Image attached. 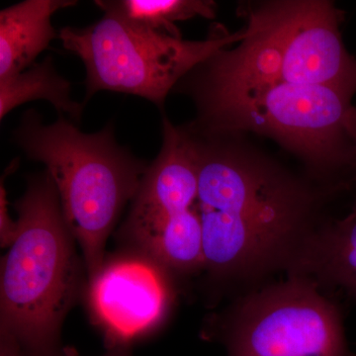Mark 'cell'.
<instances>
[{"instance_id": "obj_3", "label": "cell", "mask_w": 356, "mask_h": 356, "mask_svg": "<svg viewBox=\"0 0 356 356\" xmlns=\"http://www.w3.org/2000/svg\"><path fill=\"white\" fill-rule=\"evenodd\" d=\"M14 208L17 233L0 273V334L15 339L27 356H57L86 266L48 172L29 180Z\"/></svg>"}, {"instance_id": "obj_6", "label": "cell", "mask_w": 356, "mask_h": 356, "mask_svg": "<svg viewBox=\"0 0 356 356\" xmlns=\"http://www.w3.org/2000/svg\"><path fill=\"white\" fill-rule=\"evenodd\" d=\"M201 337L227 356H353L337 299L302 275L235 297L207 318Z\"/></svg>"}, {"instance_id": "obj_11", "label": "cell", "mask_w": 356, "mask_h": 356, "mask_svg": "<svg viewBox=\"0 0 356 356\" xmlns=\"http://www.w3.org/2000/svg\"><path fill=\"white\" fill-rule=\"evenodd\" d=\"M74 0H25L0 11V79L20 74L57 38L51 17Z\"/></svg>"}, {"instance_id": "obj_17", "label": "cell", "mask_w": 356, "mask_h": 356, "mask_svg": "<svg viewBox=\"0 0 356 356\" xmlns=\"http://www.w3.org/2000/svg\"><path fill=\"white\" fill-rule=\"evenodd\" d=\"M57 356H79V355L74 348H63ZM103 356H131V355L128 348H118L108 350V353Z\"/></svg>"}, {"instance_id": "obj_12", "label": "cell", "mask_w": 356, "mask_h": 356, "mask_svg": "<svg viewBox=\"0 0 356 356\" xmlns=\"http://www.w3.org/2000/svg\"><path fill=\"white\" fill-rule=\"evenodd\" d=\"M135 245L140 254L170 274L191 275L204 270L202 226L194 207L168 220Z\"/></svg>"}, {"instance_id": "obj_19", "label": "cell", "mask_w": 356, "mask_h": 356, "mask_svg": "<svg viewBox=\"0 0 356 356\" xmlns=\"http://www.w3.org/2000/svg\"><path fill=\"white\" fill-rule=\"evenodd\" d=\"M353 356H356V355H353Z\"/></svg>"}, {"instance_id": "obj_15", "label": "cell", "mask_w": 356, "mask_h": 356, "mask_svg": "<svg viewBox=\"0 0 356 356\" xmlns=\"http://www.w3.org/2000/svg\"><path fill=\"white\" fill-rule=\"evenodd\" d=\"M18 159L11 161L10 165L6 170L4 177H1L0 182V243L1 248H9L15 240L17 233V222L10 217L8 210V200H7L6 187L4 185L6 178L9 173H13L18 165Z\"/></svg>"}, {"instance_id": "obj_13", "label": "cell", "mask_w": 356, "mask_h": 356, "mask_svg": "<svg viewBox=\"0 0 356 356\" xmlns=\"http://www.w3.org/2000/svg\"><path fill=\"white\" fill-rule=\"evenodd\" d=\"M72 84L58 74L51 56L35 63L15 76L0 79V119L19 105L33 100H44L55 107L60 116L67 114L79 122L83 105L72 100Z\"/></svg>"}, {"instance_id": "obj_4", "label": "cell", "mask_w": 356, "mask_h": 356, "mask_svg": "<svg viewBox=\"0 0 356 356\" xmlns=\"http://www.w3.org/2000/svg\"><path fill=\"white\" fill-rule=\"evenodd\" d=\"M13 140L28 159L46 166L81 248L88 280H92L106 261L107 238L126 204L135 198L149 165L117 143L112 123L86 134L64 116L47 125L29 109Z\"/></svg>"}, {"instance_id": "obj_7", "label": "cell", "mask_w": 356, "mask_h": 356, "mask_svg": "<svg viewBox=\"0 0 356 356\" xmlns=\"http://www.w3.org/2000/svg\"><path fill=\"white\" fill-rule=\"evenodd\" d=\"M243 35V29L229 33L217 25L207 38L189 41L104 13L86 27L63 28L58 37L86 67V100L106 90L139 96L161 109L168 93L192 70L242 41Z\"/></svg>"}, {"instance_id": "obj_10", "label": "cell", "mask_w": 356, "mask_h": 356, "mask_svg": "<svg viewBox=\"0 0 356 356\" xmlns=\"http://www.w3.org/2000/svg\"><path fill=\"white\" fill-rule=\"evenodd\" d=\"M289 275L307 276L327 294L356 302V199L348 215L330 218L312 236Z\"/></svg>"}, {"instance_id": "obj_1", "label": "cell", "mask_w": 356, "mask_h": 356, "mask_svg": "<svg viewBox=\"0 0 356 356\" xmlns=\"http://www.w3.org/2000/svg\"><path fill=\"white\" fill-rule=\"evenodd\" d=\"M195 208L202 226L208 283L234 298L290 273L346 191L293 172L243 134L194 130Z\"/></svg>"}, {"instance_id": "obj_14", "label": "cell", "mask_w": 356, "mask_h": 356, "mask_svg": "<svg viewBox=\"0 0 356 356\" xmlns=\"http://www.w3.org/2000/svg\"><path fill=\"white\" fill-rule=\"evenodd\" d=\"M104 13L151 31L182 38L177 22L203 17L214 19L217 4L211 0H97Z\"/></svg>"}, {"instance_id": "obj_2", "label": "cell", "mask_w": 356, "mask_h": 356, "mask_svg": "<svg viewBox=\"0 0 356 356\" xmlns=\"http://www.w3.org/2000/svg\"><path fill=\"white\" fill-rule=\"evenodd\" d=\"M193 100L188 123L204 134H255L298 158L309 177L350 191L355 165L348 122L353 95L327 86L224 77L192 70L175 90Z\"/></svg>"}, {"instance_id": "obj_8", "label": "cell", "mask_w": 356, "mask_h": 356, "mask_svg": "<svg viewBox=\"0 0 356 356\" xmlns=\"http://www.w3.org/2000/svg\"><path fill=\"white\" fill-rule=\"evenodd\" d=\"M88 290L89 310L108 350L129 348L158 329L175 299L170 273L140 254L105 261Z\"/></svg>"}, {"instance_id": "obj_5", "label": "cell", "mask_w": 356, "mask_h": 356, "mask_svg": "<svg viewBox=\"0 0 356 356\" xmlns=\"http://www.w3.org/2000/svg\"><path fill=\"white\" fill-rule=\"evenodd\" d=\"M242 41L197 65L205 74L327 86L356 93V58L341 37L343 13L329 0L243 2Z\"/></svg>"}, {"instance_id": "obj_16", "label": "cell", "mask_w": 356, "mask_h": 356, "mask_svg": "<svg viewBox=\"0 0 356 356\" xmlns=\"http://www.w3.org/2000/svg\"><path fill=\"white\" fill-rule=\"evenodd\" d=\"M0 356H27L13 337L0 334Z\"/></svg>"}, {"instance_id": "obj_18", "label": "cell", "mask_w": 356, "mask_h": 356, "mask_svg": "<svg viewBox=\"0 0 356 356\" xmlns=\"http://www.w3.org/2000/svg\"><path fill=\"white\" fill-rule=\"evenodd\" d=\"M348 133H350L351 142H353V153H355V186L356 187V107L351 110L350 122H348Z\"/></svg>"}, {"instance_id": "obj_9", "label": "cell", "mask_w": 356, "mask_h": 356, "mask_svg": "<svg viewBox=\"0 0 356 356\" xmlns=\"http://www.w3.org/2000/svg\"><path fill=\"white\" fill-rule=\"evenodd\" d=\"M198 194V156L195 140L185 125L163 117V145L147 166L125 225L134 243L151 235L168 220L192 209Z\"/></svg>"}]
</instances>
